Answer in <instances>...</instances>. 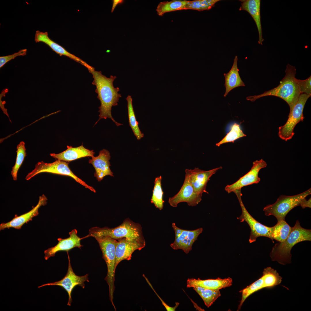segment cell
<instances>
[{"mask_svg":"<svg viewBox=\"0 0 311 311\" xmlns=\"http://www.w3.org/2000/svg\"><path fill=\"white\" fill-rule=\"evenodd\" d=\"M88 69L92 75L93 80L92 84L96 86L97 98L100 103L99 107V118L95 124L101 119L109 118L117 126L122 125L116 121L111 113L112 107L118 105L119 98L122 97L118 93L119 88L114 87L113 85V81L117 77L111 75L109 77H107L102 74L101 71H96L92 66Z\"/></svg>","mask_w":311,"mask_h":311,"instance_id":"obj_1","label":"cell"},{"mask_svg":"<svg viewBox=\"0 0 311 311\" xmlns=\"http://www.w3.org/2000/svg\"><path fill=\"white\" fill-rule=\"evenodd\" d=\"M285 75L276 87L258 95L249 96L246 100L254 102L261 97L274 96L283 99L289 105L290 110L292 108L299 95L298 79L295 77L296 69L295 67L288 64L285 71Z\"/></svg>","mask_w":311,"mask_h":311,"instance_id":"obj_2","label":"cell"},{"mask_svg":"<svg viewBox=\"0 0 311 311\" xmlns=\"http://www.w3.org/2000/svg\"><path fill=\"white\" fill-rule=\"evenodd\" d=\"M311 240V230L303 228L297 220L295 225L291 227L290 232L286 239L276 243L273 247L270 254L272 260L282 265L291 263V251L292 247L300 242Z\"/></svg>","mask_w":311,"mask_h":311,"instance_id":"obj_3","label":"cell"},{"mask_svg":"<svg viewBox=\"0 0 311 311\" xmlns=\"http://www.w3.org/2000/svg\"><path fill=\"white\" fill-rule=\"evenodd\" d=\"M108 236L118 240L125 238L145 242L141 225L129 219H125L120 225L113 228L94 227L90 228L89 234L85 237Z\"/></svg>","mask_w":311,"mask_h":311,"instance_id":"obj_4","label":"cell"},{"mask_svg":"<svg viewBox=\"0 0 311 311\" xmlns=\"http://www.w3.org/2000/svg\"><path fill=\"white\" fill-rule=\"evenodd\" d=\"M98 242L103 254V258L107 267V274L104 279L109 287V299L114 308L113 294L115 290V249L117 240L108 236L95 238Z\"/></svg>","mask_w":311,"mask_h":311,"instance_id":"obj_5","label":"cell"},{"mask_svg":"<svg viewBox=\"0 0 311 311\" xmlns=\"http://www.w3.org/2000/svg\"><path fill=\"white\" fill-rule=\"evenodd\" d=\"M311 193V188L302 193L292 196L281 195L272 204L264 208L263 211L267 216L273 215L277 221L285 220L288 213L295 207L300 206L301 201Z\"/></svg>","mask_w":311,"mask_h":311,"instance_id":"obj_6","label":"cell"},{"mask_svg":"<svg viewBox=\"0 0 311 311\" xmlns=\"http://www.w3.org/2000/svg\"><path fill=\"white\" fill-rule=\"evenodd\" d=\"M311 95L301 94L292 109L290 110L288 119L285 124L278 128V135L286 141L291 139L294 135V128L299 122H303L304 117L303 111L305 104Z\"/></svg>","mask_w":311,"mask_h":311,"instance_id":"obj_7","label":"cell"},{"mask_svg":"<svg viewBox=\"0 0 311 311\" xmlns=\"http://www.w3.org/2000/svg\"><path fill=\"white\" fill-rule=\"evenodd\" d=\"M68 165L69 163L67 162L59 160L51 163H46L42 161L39 162L35 165L34 169L26 175L25 179L29 180L37 174L44 172L67 176L72 177L86 188L95 193L96 191L93 187L88 185L73 173Z\"/></svg>","mask_w":311,"mask_h":311,"instance_id":"obj_8","label":"cell"},{"mask_svg":"<svg viewBox=\"0 0 311 311\" xmlns=\"http://www.w3.org/2000/svg\"><path fill=\"white\" fill-rule=\"evenodd\" d=\"M282 279V278L273 268L271 267L265 268L261 277L240 291L242 296L238 310L240 309L244 302L251 295L263 289L271 288L279 285Z\"/></svg>","mask_w":311,"mask_h":311,"instance_id":"obj_9","label":"cell"},{"mask_svg":"<svg viewBox=\"0 0 311 311\" xmlns=\"http://www.w3.org/2000/svg\"><path fill=\"white\" fill-rule=\"evenodd\" d=\"M236 195L241 207L242 213L237 218L241 222L246 221L249 225L251 232L249 240L250 243L255 241L257 238L263 236L268 238L274 242L272 237L274 227H269L260 223L249 213L245 207L241 198V189L236 190L234 192Z\"/></svg>","mask_w":311,"mask_h":311,"instance_id":"obj_10","label":"cell"},{"mask_svg":"<svg viewBox=\"0 0 311 311\" xmlns=\"http://www.w3.org/2000/svg\"><path fill=\"white\" fill-rule=\"evenodd\" d=\"M67 253L68 259V266L67 272L65 277L60 280L54 282L43 284L39 286L40 288L47 286L56 285L61 287L67 292L68 295V301L67 305L71 306L72 302L71 298V293L74 288L76 286L78 285L83 289L85 287V282H89L88 274L79 276L76 275L73 272L72 269L70 258L68 251Z\"/></svg>","mask_w":311,"mask_h":311,"instance_id":"obj_11","label":"cell"},{"mask_svg":"<svg viewBox=\"0 0 311 311\" xmlns=\"http://www.w3.org/2000/svg\"><path fill=\"white\" fill-rule=\"evenodd\" d=\"M175 234L174 242L170 244L171 247L174 250L181 249L186 254L191 250L192 246L197 240L199 235L203 231L202 228L194 230H187L177 227L175 223L172 224Z\"/></svg>","mask_w":311,"mask_h":311,"instance_id":"obj_12","label":"cell"},{"mask_svg":"<svg viewBox=\"0 0 311 311\" xmlns=\"http://www.w3.org/2000/svg\"><path fill=\"white\" fill-rule=\"evenodd\" d=\"M202 195L196 192L191 185L188 174L185 173L183 183L178 193L169 198L168 202L172 207H176L181 202H187L189 206H196L202 200Z\"/></svg>","mask_w":311,"mask_h":311,"instance_id":"obj_13","label":"cell"},{"mask_svg":"<svg viewBox=\"0 0 311 311\" xmlns=\"http://www.w3.org/2000/svg\"><path fill=\"white\" fill-rule=\"evenodd\" d=\"M267 166L266 163L262 159L254 161L250 170L234 183L227 185L225 190L229 194L236 190L241 189L245 186L258 183L261 180L258 177L259 172Z\"/></svg>","mask_w":311,"mask_h":311,"instance_id":"obj_14","label":"cell"},{"mask_svg":"<svg viewBox=\"0 0 311 311\" xmlns=\"http://www.w3.org/2000/svg\"><path fill=\"white\" fill-rule=\"evenodd\" d=\"M222 168L221 166L205 171L195 168L193 169H186L185 172L188 174L190 183L195 191L202 195L203 193H208L206 189L207 183L213 175Z\"/></svg>","mask_w":311,"mask_h":311,"instance_id":"obj_15","label":"cell"},{"mask_svg":"<svg viewBox=\"0 0 311 311\" xmlns=\"http://www.w3.org/2000/svg\"><path fill=\"white\" fill-rule=\"evenodd\" d=\"M145 246V242L136 240H130L125 238L117 240L115 249V268L124 260H130L134 252L141 250Z\"/></svg>","mask_w":311,"mask_h":311,"instance_id":"obj_16","label":"cell"},{"mask_svg":"<svg viewBox=\"0 0 311 311\" xmlns=\"http://www.w3.org/2000/svg\"><path fill=\"white\" fill-rule=\"evenodd\" d=\"M77 233V230L74 229L69 232V237L65 239L58 238V242L56 245L44 251L45 259L47 260L50 257L54 256L56 253L58 251H68L75 247H81L82 246L80 242L81 238L78 236Z\"/></svg>","mask_w":311,"mask_h":311,"instance_id":"obj_17","label":"cell"},{"mask_svg":"<svg viewBox=\"0 0 311 311\" xmlns=\"http://www.w3.org/2000/svg\"><path fill=\"white\" fill-rule=\"evenodd\" d=\"M47 200V197L44 194L40 196L38 202L35 207L28 212L19 216L16 215L15 217L10 221L1 224L0 230L10 228L20 229L24 224L31 221L33 217L38 215L39 208L42 206L46 205Z\"/></svg>","mask_w":311,"mask_h":311,"instance_id":"obj_18","label":"cell"},{"mask_svg":"<svg viewBox=\"0 0 311 311\" xmlns=\"http://www.w3.org/2000/svg\"><path fill=\"white\" fill-rule=\"evenodd\" d=\"M110 158L109 151L103 149L99 151L98 156H93L89 160V163L93 165L95 170L94 176L98 181H101L106 176L113 177L110 168Z\"/></svg>","mask_w":311,"mask_h":311,"instance_id":"obj_19","label":"cell"},{"mask_svg":"<svg viewBox=\"0 0 311 311\" xmlns=\"http://www.w3.org/2000/svg\"><path fill=\"white\" fill-rule=\"evenodd\" d=\"M34 40L35 42H43L49 46L53 51L60 56H66L83 65L86 68L90 65L78 57L67 51L63 47L54 42L49 37L47 32L36 31Z\"/></svg>","mask_w":311,"mask_h":311,"instance_id":"obj_20","label":"cell"},{"mask_svg":"<svg viewBox=\"0 0 311 311\" xmlns=\"http://www.w3.org/2000/svg\"><path fill=\"white\" fill-rule=\"evenodd\" d=\"M232 283V279L230 277L224 279L218 278L216 279L206 280H201L199 278L198 279L189 278L187 281V287L190 288L198 286L212 290H219L230 286Z\"/></svg>","mask_w":311,"mask_h":311,"instance_id":"obj_21","label":"cell"},{"mask_svg":"<svg viewBox=\"0 0 311 311\" xmlns=\"http://www.w3.org/2000/svg\"><path fill=\"white\" fill-rule=\"evenodd\" d=\"M94 153L93 150L87 149L82 144L76 147L68 145L65 151L58 154L50 153V155L57 160L69 162L83 157H92L94 156Z\"/></svg>","mask_w":311,"mask_h":311,"instance_id":"obj_22","label":"cell"},{"mask_svg":"<svg viewBox=\"0 0 311 311\" xmlns=\"http://www.w3.org/2000/svg\"><path fill=\"white\" fill-rule=\"evenodd\" d=\"M242 2L239 10L247 12L253 19L257 27L259 33L258 43L262 45L263 39L261 21L260 0H240Z\"/></svg>","mask_w":311,"mask_h":311,"instance_id":"obj_23","label":"cell"},{"mask_svg":"<svg viewBox=\"0 0 311 311\" xmlns=\"http://www.w3.org/2000/svg\"><path fill=\"white\" fill-rule=\"evenodd\" d=\"M238 60V57L236 56L231 69L227 73L223 74L225 77L224 86L225 87V91L224 95L225 97L233 89L240 86H245L239 73V69L237 66Z\"/></svg>","mask_w":311,"mask_h":311,"instance_id":"obj_24","label":"cell"},{"mask_svg":"<svg viewBox=\"0 0 311 311\" xmlns=\"http://www.w3.org/2000/svg\"><path fill=\"white\" fill-rule=\"evenodd\" d=\"M188 1L172 0L160 2L158 5L156 11L159 16H162L168 12L185 10Z\"/></svg>","mask_w":311,"mask_h":311,"instance_id":"obj_25","label":"cell"},{"mask_svg":"<svg viewBox=\"0 0 311 311\" xmlns=\"http://www.w3.org/2000/svg\"><path fill=\"white\" fill-rule=\"evenodd\" d=\"M127 102V108L129 125L138 140L144 136V134L140 130L139 127V123L136 120L132 105V99L130 95L126 98Z\"/></svg>","mask_w":311,"mask_h":311,"instance_id":"obj_26","label":"cell"},{"mask_svg":"<svg viewBox=\"0 0 311 311\" xmlns=\"http://www.w3.org/2000/svg\"><path fill=\"white\" fill-rule=\"evenodd\" d=\"M193 288L201 297L208 308L211 306L221 295L219 290H212L198 286Z\"/></svg>","mask_w":311,"mask_h":311,"instance_id":"obj_27","label":"cell"},{"mask_svg":"<svg viewBox=\"0 0 311 311\" xmlns=\"http://www.w3.org/2000/svg\"><path fill=\"white\" fill-rule=\"evenodd\" d=\"M272 237L279 242L285 240L289 234L291 227L285 220L277 221V224L273 226Z\"/></svg>","mask_w":311,"mask_h":311,"instance_id":"obj_28","label":"cell"},{"mask_svg":"<svg viewBox=\"0 0 311 311\" xmlns=\"http://www.w3.org/2000/svg\"><path fill=\"white\" fill-rule=\"evenodd\" d=\"M162 177L161 176L155 178L151 200V203L153 204L157 208L160 210L163 209L164 203L163 199L164 192L162 187Z\"/></svg>","mask_w":311,"mask_h":311,"instance_id":"obj_29","label":"cell"},{"mask_svg":"<svg viewBox=\"0 0 311 311\" xmlns=\"http://www.w3.org/2000/svg\"><path fill=\"white\" fill-rule=\"evenodd\" d=\"M26 150L25 143L22 141L20 142L17 147L16 161L11 172V174L14 181L17 179L18 171L26 156Z\"/></svg>","mask_w":311,"mask_h":311,"instance_id":"obj_30","label":"cell"},{"mask_svg":"<svg viewBox=\"0 0 311 311\" xmlns=\"http://www.w3.org/2000/svg\"><path fill=\"white\" fill-rule=\"evenodd\" d=\"M219 0H196L188 1L185 10H193L201 11L211 9Z\"/></svg>","mask_w":311,"mask_h":311,"instance_id":"obj_31","label":"cell"},{"mask_svg":"<svg viewBox=\"0 0 311 311\" xmlns=\"http://www.w3.org/2000/svg\"><path fill=\"white\" fill-rule=\"evenodd\" d=\"M240 129L239 125L234 123L231 126L230 131L216 145L218 147L221 145L228 142L234 143V141L242 137L246 136Z\"/></svg>","mask_w":311,"mask_h":311,"instance_id":"obj_32","label":"cell"},{"mask_svg":"<svg viewBox=\"0 0 311 311\" xmlns=\"http://www.w3.org/2000/svg\"><path fill=\"white\" fill-rule=\"evenodd\" d=\"M298 81L301 93L311 95V76L304 80L298 79Z\"/></svg>","mask_w":311,"mask_h":311,"instance_id":"obj_33","label":"cell"},{"mask_svg":"<svg viewBox=\"0 0 311 311\" xmlns=\"http://www.w3.org/2000/svg\"><path fill=\"white\" fill-rule=\"evenodd\" d=\"M27 50L22 49L12 54L0 57V68L3 67L7 62L17 56H24L26 55Z\"/></svg>","mask_w":311,"mask_h":311,"instance_id":"obj_34","label":"cell"},{"mask_svg":"<svg viewBox=\"0 0 311 311\" xmlns=\"http://www.w3.org/2000/svg\"><path fill=\"white\" fill-rule=\"evenodd\" d=\"M143 276L145 278L147 282H148V284H149V285L151 287V288L156 293V295H157L158 297H159V298L160 300H161V302L162 303V304L164 306V307L166 308V310H167V311H175L176 308L178 307V306L179 305V303H178V302H176L175 303V306H174L173 307H170V306H168L162 299L156 293V291H155V290H154V289L153 287L152 286V285H151V284L150 282L149 281L148 279L145 276L144 274H143Z\"/></svg>","mask_w":311,"mask_h":311,"instance_id":"obj_35","label":"cell"},{"mask_svg":"<svg viewBox=\"0 0 311 311\" xmlns=\"http://www.w3.org/2000/svg\"><path fill=\"white\" fill-rule=\"evenodd\" d=\"M311 199L309 198L307 200L306 198L304 199L300 203V206L303 208H304L306 207L311 208Z\"/></svg>","mask_w":311,"mask_h":311,"instance_id":"obj_36","label":"cell"},{"mask_svg":"<svg viewBox=\"0 0 311 311\" xmlns=\"http://www.w3.org/2000/svg\"><path fill=\"white\" fill-rule=\"evenodd\" d=\"M112 1L113 3L111 10V13L113 12L117 5L122 4L124 1L123 0H113Z\"/></svg>","mask_w":311,"mask_h":311,"instance_id":"obj_37","label":"cell"}]
</instances>
